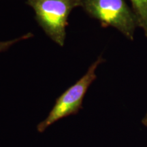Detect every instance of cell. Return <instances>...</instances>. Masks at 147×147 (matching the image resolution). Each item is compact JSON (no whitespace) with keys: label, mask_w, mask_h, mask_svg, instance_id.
<instances>
[{"label":"cell","mask_w":147,"mask_h":147,"mask_svg":"<svg viewBox=\"0 0 147 147\" xmlns=\"http://www.w3.org/2000/svg\"><path fill=\"white\" fill-rule=\"evenodd\" d=\"M26 3L33 8L35 19L46 35L63 47L69 14L80 7V0H27Z\"/></svg>","instance_id":"cell-1"},{"label":"cell","mask_w":147,"mask_h":147,"mask_svg":"<svg viewBox=\"0 0 147 147\" xmlns=\"http://www.w3.org/2000/svg\"><path fill=\"white\" fill-rule=\"evenodd\" d=\"M80 7L103 27H111L133 41L138 22L126 0H80Z\"/></svg>","instance_id":"cell-2"},{"label":"cell","mask_w":147,"mask_h":147,"mask_svg":"<svg viewBox=\"0 0 147 147\" xmlns=\"http://www.w3.org/2000/svg\"><path fill=\"white\" fill-rule=\"evenodd\" d=\"M104 61L105 59L102 55L99 56L90 65L87 72L57 98L48 117L37 125L38 132L43 133L49 126L60 119L78 113L82 108V102L88 89L96 80L97 67Z\"/></svg>","instance_id":"cell-3"},{"label":"cell","mask_w":147,"mask_h":147,"mask_svg":"<svg viewBox=\"0 0 147 147\" xmlns=\"http://www.w3.org/2000/svg\"><path fill=\"white\" fill-rule=\"evenodd\" d=\"M136 17L138 25L147 38V0H129Z\"/></svg>","instance_id":"cell-4"},{"label":"cell","mask_w":147,"mask_h":147,"mask_svg":"<svg viewBox=\"0 0 147 147\" xmlns=\"http://www.w3.org/2000/svg\"><path fill=\"white\" fill-rule=\"evenodd\" d=\"M34 36V34L32 33L29 32L26 34H24L22 36L18 37V38H14V39L10 40H6V41H0V53L5 52L8 51L11 47L18 43V42L23 41V40H28L29 38H32Z\"/></svg>","instance_id":"cell-5"},{"label":"cell","mask_w":147,"mask_h":147,"mask_svg":"<svg viewBox=\"0 0 147 147\" xmlns=\"http://www.w3.org/2000/svg\"><path fill=\"white\" fill-rule=\"evenodd\" d=\"M142 123L144 125V126L147 127V112L146 113V115L144 117H143V119H142Z\"/></svg>","instance_id":"cell-6"}]
</instances>
